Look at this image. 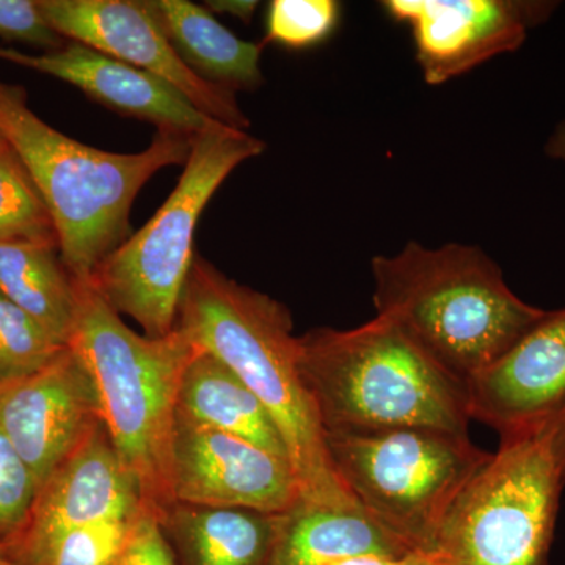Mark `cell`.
Here are the masks:
<instances>
[{
    "mask_svg": "<svg viewBox=\"0 0 565 565\" xmlns=\"http://www.w3.org/2000/svg\"><path fill=\"white\" fill-rule=\"evenodd\" d=\"M326 445L338 478L364 511L423 553H434L457 494L492 456L468 435L424 427L326 435Z\"/></svg>",
    "mask_w": 565,
    "mask_h": 565,
    "instance_id": "cell-8",
    "label": "cell"
},
{
    "mask_svg": "<svg viewBox=\"0 0 565 565\" xmlns=\"http://www.w3.org/2000/svg\"><path fill=\"white\" fill-rule=\"evenodd\" d=\"M174 329L222 360L269 412L303 500L332 508L360 504L330 460L321 419L300 374L299 337H294L288 307L195 256Z\"/></svg>",
    "mask_w": 565,
    "mask_h": 565,
    "instance_id": "cell-1",
    "label": "cell"
},
{
    "mask_svg": "<svg viewBox=\"0 0 565 565\" xmlns=\"http://www.w3.org/2000/svg\"><path fill=\"white\" fill-rule=\"evenodd\" d=\"M539 430L544 435L550 452L565 478V408Z\"/></svg>",
    "mask_w": 565,
    "mask_h": 565,
    "instance_id": "cell-28",
    "label": "cell"
},
{
    "mask_svg": "<svg viewBox=\"0 0 565 565\" xmlns=\"http://www.w3.org/2000/svg\"><path fill=\"white\" fill-rule=\"evenodd\" d=\"M102 422L92 375L70 348L36 373L0 385V429L39 489Z\"/></svg>",
    "mask_w": 565,
    "mask_h": 565,
    "instance_id": "cell-12",
    "label": "cell"
},
{
    "mask_svg": "<svg viewBox=\"0 0 565 565\" xmlns=\"http://www.w3.org/2000/svg\"><path fill=\"white\" fill-rule=\"evenodd\" d=\"M0 136L24 162L58 234V252L74 280H90L129 237L140 189L159 170L185 166L193 137L158 131L147 150L118 154L71 139L29 107L21 85L0 79Z\"/></svg>",
    "mask_w": 565,
    "mask_h": 565,
    "instance_id": "cell-4",
    "label": "cell"
},
{
    "mask_svg": "<svg viewBox=\"0 0 565 565\" xmlns=\"http://www.w3.org/2000/svg\"><path fill=\"white\" fill-rule=\"evenodd\" d=\"M54 245L58 234L43 196L18 152L0 136V243Z\"/></svg>",
    "mask_w": 565,
    "mask_h": 565,
    "instance_id": "cell-22",
    "label": "cell"
},
{
    "mask_svg": "<svg viewBox=\"0 0 565 565\" xmlns=\"http://www.w3.org/2000/svg\"><path fill=\"white\" fill-rule=\"evenodd\" d=\"M143 511L139 487L102 422L40 487L31 520L14 542L98 523L131 522Z\"/></svg>",
    "mask_w": 565,
    "mask_h": 565,
    "instance_id": "cell-15",
    "label": "cell"
},
{
    "mask_svg": "<svg viewBox=\"0 0 565 565\" xmlns=\"http://www.w3.org/2000/svg\"><path fill=\"white\" fill-rule=\"evenodd\" d=\"M172 482L177 503L282 514L297 503L291 462L221 430L174 416Z\"/></svg>",
    "mask_w": 565,
    "mask_h": 565,
    "instance_id": "cell-10",
    "label": "cell"
},
{
    "mask_svg": "<svg viewBox=\"0 0 565 565\" xmlns=\"http://www.w3.org/2000/svg\"><path fill=\"white\" fill-rule=\"evenodd\" d=\"M44 18L63 39L166 81L212 120L247 131L250 120L236 92L203 79L172 46L147 2L137 0H39Z\"/></svg>",
    "mask_w": 565,
    "mask_h": 565,
    "instance_id": "cell-9",
    "label": "cell"
},
{
    "mask_svg": "<svg viewBox=\"0 0 565 565\" xmlns=\"http://www.w3.org/2000/svg\"><path fill=\"white\" fill-rule=\"evenodd\" d=\"M337 565H444L435 553L416 552L404 557H360Z\"/></svg>",
    "mask_w": 565,
    "mask_h": 565,
    "instance_id": "cell-29",
    "label": "cell"
},
{
    "mask_svg": "<svg viewBox=\"0 0 565 565\" xmlns=\"http://www.w3.org/2000/svg\"><path fill=\"white\" fill-rule=\"evenodd\" d=\"M66 348L0 292V385L36 373Z\"/></svg>",
    "mask_w": 565,
    "mask_h": 565,
    "instance_id": "cell-23",
    "label": "cell"
},
{
    "mask_svg": "<svg viewBox=\"0 0 565 565\" xmlns=\"http://www.w3.org/2000/svg\"><path fill=\"white\" fill-rule=\"evenodd\" d=\"M564 475L541 430L503 435L445 515L444 565H548Z\"/></svg>",
    "mask_w": 565,
    "mask_h": 565,
    "instance_id": "cell-7",
    "label": "cell"
},
{
    "mask_svg": "<svg viewBox=\"0 0 565 565\" xmlns=\"http://www.w3.org/2000/svg\"><path fill=\"white\" fill-rule=\"evenodd\" d=\"M545 152L548 158L565 162V120L561 121L550 136L545 145Z\"/></svg>",
    "mask_w": 565,
    "mask_h": 565,
    "instance_id": "cell-31",
    "label": "cell"
},
{
    "mask_svg": "<svg viewBox=\"0 0 565 565\" xmlns=\"http://www.w3.org/2000/svg\"><path fill=\"white\" fill-rule=\"evenodd\" d=\"M0 39L46 52L62 50L68 43L44 18L39 0H0Z\"/></svg>",
    "mask_w": 565,
    "mask_h": 565,
    "instance_id": "cell-26",
    "label": "cell"
},
{
    "mask_svg": "<svg viewBox=\"0 0 565 565\" xmlns=\"http://www.w3.org/2000/svg\"><path fill=\"white\" fill-rule=\"evenodd\" d=\"M39 482L0 429V548L13 544L31 520Z\"/></svg>",
    "mask_w": 565,
    "mask_h": 565,
    "instance_id": "cell-25",
    "label": "cell"
},
{
    "mask_svg": "<svg viewBox=\"0 0 565 565\" xmlns=\"http://www.w3.org/2000/svg\"><path fill=\"white\" fill-rule=\"evenodd\" d=\"M416 553L362 505L332 508L302 497L278 514L273 565H337Z\"/></svg>",
    "mask_w": 565,
    "mask_h": 565,
    "instance_id": "cell-16",
    "label": "cell"
},
{
    "mask_svg": "<svg viewBox=\"0 0 565 565\" xmlns=\"http://www.w3.org/2000/svg\"><path fill=\"white\" fill-rule=\"evenodd\" d=\"M393 20L414 33L424 81L441 85L514 52L556 3L534 0H388Z\"/></svg>",
    "mask_w": 565,
    "mask_h": 565,
    "instance_id": "cell-11",
    "label": "cell"
},
{
    "mask_svg": "<svg viewBox=\"0 0 565 565\" xmlns=\"http://www.w3.org/2000/svg\"><path fill=\"white\" fill-rule=\"evenodd\" d=\"M177 412L289 460L273 416L222 360L200 348L185 367Z\"/></svg>",
    "mask_w": 565,
    "mask_h": 565,
    "instance_id": "cell-19",
    "label": "cell"
},
{
    "mask_svg": "<svg viewBox=\"0 0 565 565\" xmlns=\"http://www.w3.org/2000/svg\"><path fill=\"white\" fill-rule=\"evenodd\" d=\"M375 316L467 382L504 355L546 310L511 291L503 270L475 245L408 243L371 262Z\"/></svg>",
    "mask_w": 565,
    "mask_h": 565,
    "instance_id": "cell-3",
    "label": "cell"
},
{
    "mask_svg": "<svg viewBox=\"0 0 565 565\" xmlns=\"http://www.w3.org/2000/svg\"><path fill=\"white\" fill-rule=\"evenodd\" d=\"M0 565H13L9 559H7V556L3 555L2 550H0Z\"/></svg>",
    "mask_w": 565,
    "mask_h": 565,
    "instance_id": "cell-32",
    "label": "cell"
},
{
    "mask_svg": "<svg viewBox=\"0 0 565 565\" xmlns=\"http://www.w3.org/2000/svg\"><path fill=\"white\" fill-rule=\"evenodd\" d=\"M207 10L221 14H232L245 22L252 21L258 2H248V0H211L206 2Z\"/></svg>",
    "mask_w": 565,
    "mask_h": 565,
    "instance_id": "cell-30",
    "label": "cell"
},
{
    "mask_svg": "<svg viewBox=\"0 0 565 565\" xmlns=\"http://www.w3.org/2000/svg\"><path fill=\"white\" fill-rule=\"evenodd\" d=\"M134 520L73 527L0 550L13 565H115Z\"/></svg>",
    "mask_w": 565,
    "mask_h": 565,
    "instance_id": "cell-21",
    "label": "cell"
},
{
    "mask_svg": "<svg viewBox=\"0 0 565 565\" xmlns=\"http://www.w3.org/2000/svg\"><path fill=\"white\" fill-rule=\"evenodd\" d=\"M0 61L68 82L111 110L152 122L158 131L195 137L223 125L196 109L166 81L77 41L43 54L0 46Z\"/></svg>",
    "mask_w": 565,
    "mask_h": 565,
    "instance_id": "cell-14",
    "label": "cell"
},
{
    "mask_svg": "<svg viewBox=\"0 0 565 565\" xmlns=\"http://www.w3.org/2000/svg\"><path fill=\"white\" fill-rule=\"evenodd\" d=\"M471 419L500 437L535 430L565 408V308L546 311L504 355L468 381Z\"/></svg>",
    "mask_w": 565,
    "mask_h": 565,
    "instance_id": "cell-13",
    "label": "cell"
},
{
    "mask_svg": "<svg viewBox=\"0 0 565 565\" xmlns=\"http://www.w3.org/2000/svg\"><path fill=\"white\" fill-rule=\"evenodd\" d=\"M74 288L68 348L92 375L104 426L139 487L145 511L161 519L177 504L172 440L178 393L200 348L178 329L162 338L134 332L92 280H74Z\"/></svg>",
    "mask_w": 565,
    "mask_h": 565,
    "instance_id": "cell-5",
    "label": "cell"
},
{
    "mask_svg": "<svg viewBox=\"0 0 565 565\" xmlns=\"http://www.w3.org/2000/svg\"><path fill=\"white\" fill-rule=\"evenodd\" d=\"M278 514L173 504L159 525L177 565H273Z\"/></svg>",
    "mask_w": 565,
    "mask_h": 565,
    "instance_id": "cell-17",
    "label": "cell"
},
{
    "mask_svg": "<svg viewBox=\"0 0 565 565\" xmlns=\"http://www.w3.org/2000/svg\"><path fill=\"white\" fill-rule=\"evenodd\" d=\"M0 292L68 345L76 288L57 247L25 241L0 243Z\"/></svg>",
    "mask_w": 565,
    "mask_h": 565,
    "instance_id": "cell-20",
    "label": "cell"
},
{
    "mask_svg": "<svg viewBox=\"0 0 565 565\" xmlns=\"http://www.w3.org/2000/svg\"><path fill=\"white\" fill-rule=\"evenodd\" d=\"M115 565H177L158 516L143 511L134 520Z\"/></svg>",
    "mask_w": 565,
    "mask_h": 565,
    "instance_id": "cell-27",
    "label": "cell"
},
{
    "mask_svg": "<svg viewBox=\"0 0 565 565\" xmlns=\"http://www.w3.org/2000/svg\"><path fill=\"white\" fill-rule=\"evenodd\" d=\"M264 150L263 140L226 125L193 137L184 172L167 202L93 274L106 302L137 321L147 337L173 332L204 207L236 167Z\"/></svg>",
    "mask_w": 565,
    "mask_h": 565,
    "instance_id": "cell-6",
    "label": "cell"
},
{
    "mask_svg": "<svg viewBox=\"0 0 565 565\" xmlns=\"http://www.w3.org/2000/svg\"><path fill=\"white\" fill-rule=\"evenodd\" d=\"M299 366L326 435L408 427L468 435L467 382L382 316L355 329L322 327L299 337Z\"/></svg>",
    "mask_w": 565,
    "mask_h": 565,
    "instance_id": "cell-2",
    "label": "cell"
},
{
    "mask_svg": "<svg viewBox=\"0 0 565 565\" xmlns=\"http://www.w3.org/2000/svg\"><path fill=\"white\" fill-rule=\"evenodd\" d=\"M334 0H274L267 11V41L292 50L316 46L340 21Z\"/></svg>",
    "mask_w": 565,
    "mask_h": 565,
    "instance_id": "cell-24",
    "label": "cell"
},
{
    "mask_svg": "<svg viewBox=\"0 0 565 565\" xmlns=\"http://www.w3.org/2000/svg\"><path fill=\"white\" fill-rule=\"evenodd\" d=\"M147 7L185 65L203 79L233 92L263 84V44L237 39L210 10L189 0H147Z\"/></svg>",
    "mask_w": 565,
    "mask_h": 565,
    "instance_id": "cell-18",
    "label": "cell"
}]
</instances>
